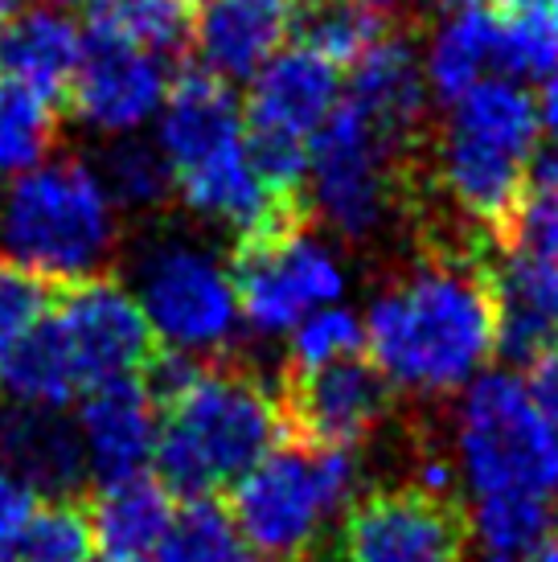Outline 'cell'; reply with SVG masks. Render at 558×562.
Instances as JSON below:
<instances>
[{
	"instance_id": "obj_1",
	"label": "cell",
	"mask_w": 558,
	"mask_h": 562,
	"mask_svg": "<svg viewBox=\"0 0 558 562\" xmlns=\"http://www.w3.org/2000/svg\"><path fill=\"white\" fill-rule=\"evenodd\" d=\"M415 259L366 313V349L394 391L451 394L496 353L493 247L465 226H427Z\"/></svg>"
},
{
	"instance_id": "obj_2",
	"label": "cell",
	"mask_w": 558,
	"mask_h": 562,
	"mask_svg": "<svg viewBox=\"0 0 558 562\" xmlns=\"http://www.w3.org/2000/svg\"><path fill=\"white\" fill-rule=\"evenodd\" d=\"M156 394V476L177 497H214L288 436L279 391L243 361L160 353L144 370Z\"/></svg>"
},
{
	"instance_id": "obj_3",
	"label": "cell",
	"mask_w": 558,
	"mask_h": 562,
	"mask_svg": "<svg viewBox=\"0 0 558 562\" xmlns=\"http://www.w3.org/2000/svg\"><path fill=\"white\" fill-rule=\"evenodd\" d=\"M538 136V99L517 82L489 79L451 99L439 132H427L423 148L427 214L460 222L501 250L526 198Z\"/></svg>"
},
{
	"instance_id": "obj_4",
	"label": "cell",
	"mask_w": 558,
	"mask_h": 562,
	"mask_svg": "<svg viewBox=\"0 0 558 562\" xmlns=\"http://www.w3.org/2000/svg\"><path fill=\"white\" fill-rule=\"evenodd\" d=\"M423 144L390 136L342 99L309 144L304 205L349 247H370L394 231L415 235L423 218Z\"/></svg>"
},
{
	"instance_id": "obj_5",
	"label": "cell",
	"mask_w": 558,
	"mask_h": 562,
	"mask_svg": "<svg viewBox=\"0 0 558 562\" xmlns=\"http://www.w3.org/2000/svg\"><path fill=\"white\" fill-rule=\"evenodd\" d=\"M120 222L103 177L82 160H42L0 198V255L49 283L108 276Z\"/></svg>"
},
{
	"instance_id": "obj_6",
	"label": "cell",
	"mask_w": 558,
	"mask_h": 562,
	"mask_svg": "<svg viewBox=\"0 0 558 562\" xmlns=\"http://www.w3.org/2000/svg\"><path fill=\"white\" fill-rule=\"evenodd\" d=\"M354 452L288 436L231 484L226 509L259 559L309 562L328 517L354 493Z\"/></svg>"
},
{
	"instance_id": "obj_7",
	"label": "cell",
	"mask_w": 558,
	"mask_h": 562,
	"mask_svg": "<svg viewBox=\"0 0 558 562\" xmlns=\"http://www.w3.org/2000/svg\"><path fill=\"white\" fill-rule=\"evenodd\" d=\"M456 469L472 497H543L558 493V431L534 406L526 382L481 374L456 406Z\"/></svg>"
},
{
	"instance_id": "obj_8",
	"label": "cell",
	"mask_w": 558,
	"mask_h": 562,
	"mask_svg": "<svg viewBox=\"0 0 558 562\" xmlns=\"http://www.w3.org/2000/svg\"><path fill=\"white\" fill-rule=\"evenodd\" d=\"M342 66L328 63L325 54H316L304 42L279 49L271 63L255 70L247 108H243L247 153L259 177L283 202L304 205L309 144L333 115V108L342 103Z\"/></svg>"
},
{
	"instance_id": "obj_9",
	"label": "cell",
	"mask_w": 558,
	"mask_h": 562,
	"mask_svg": "<svg viewBox=\"0 0 558 562\" xmlns=\"http://www.w3.org/2000/svg\"><path fill=\"white\" fill-rule=\"evenodd\" d=\"M140 308L156 341L169 353L214 361L231 349L238 333V296L231 267L186 238H153L136 259Z\"/></svg>"
},
{
	"instance_id": "obj_10",
	"label": "cell",
	"mask_w": 558,
	"mask_h": 562,
	"mask_svg": "<svg viewBox=\"0 0 558 562\" xmlns=\"http://www.w3.org/2000/svg\"><path fill=\"white\" fill-rule=\"evenodd\" d=\"M231 280L238 313L255 333H292L304 316L345 296V267L304 218L250 231L234 243Z\"/></svg>"
},
{
	"instance_id": "obj_11",
	"label": "cell",
	"mask_w": 558,
	"mask_h": 562,
	"mask_svg": "<svg viewBox=\"0 0 558 562\" xmlns=\"http://www.w3.org/2000/svg\"><path fill=\"white\" fill-rule=\"evenodd\" d=\"M427 87L444 103L460 99L477 82H546L558 75V37L505 9H460L439 21L423 54Z\"/></svg>"
},
{
	"instance_id": "obj_12",
	"label": "cell",
	"mask_w": 558,
	"mask_h": 562,
	"mask_svg": "<svg viewBox=\"0 0 558 562\" xmlns=\"http://www.w3.org/2000/svg\"><path fill=\"white\" fill-rule=\"evenodd\" d=\"M468 542L472 517L465 501L415 481L361 493L342 521L345 562H468Z\"/></svg>"
},
{
	"instance_id": "obj_13",
	"label": "cell",
	"mask_w": 558,
	"mask_h": 562,
	"mask_svg": "<svg viewBox=\"0 0 558 562\" xmlns=\"http://www.w3.org/2000/svg\"><path fill=\"white\" fill-rule=\"evenodd\" d=\"M49 328L63 345L78 394L94 391L111 378L144 374L160 358V341L140 300L111 276L66 283L63 292H54Z\"/></svg>"
},
{
	"instance_id": "obj_14",
	"label": "cell",
	"mask_w": 558,
	"mask_h": 562,
	"mask_svg": "<svg viewBox=\"0 0 558 562\" xmlns=\"http://www.w3.org/2000/svg\"><path fill=\"white\" fill-rule=\"evenodd\" d=\"M279 406L288 436L316 443V448H342L354 452L366 443L382 423L394 415V386L382 370L357 358L312 366V370H283L279 382Z\"/></svg>"
},
{
	"instance_id": "obj_15",
	"label": "cell",
	"mask_w": 558,
	"mask_h": 562,
	"mask_svg": "<svg viewBox=\"0 0 558 562\" xmlns=\"http://www.w3.org/2000/svg\"><path fill=\"white\" fill-rule=\"evenodd\" d=\"M169 87L172 82L160 54L87 30L66 103L94 132L127 136L160 111Z\"/></svg>"
},
{
	"instance_id": "obj_16",
	"label": "cell",
	"mask_w": 558,
	"mask_h": 562,
	"mask_svg": "<svg viewBox=\"0 0 558 562\" xmlns=\"http://www.w3.org/2000/svg\"><path fill=\"white\" fill-rule=\"evenodd\" d=\"M156 115H160L156 148L169 165L172 181L247 144L243 108L234 99L231 82H222L210 70H186L169 87Z\"/></svg>"
},
{
	"instance_id": "obj_17",
	"label": "cell",
	"mask_w": 558,
	"mask_h": 562,
	"mask_svg": "<svg viewBox=\"0 0 558 562\" xmlns=\"http://www.w3.org/2000/svg\"><path fill=\"white\" fill-rule=\"evenodd\" d=\"M78 439L99 484L144 472L156 448V394L144 374L111 378L82 394Z\"/></svg>"
},
{
	"instance_id": "obj_18",
	"label": "cell",
	"mask_w": 558,
	"mask_h": 562,
	"mask_svg": "<svg viewBox=\"0 0 558 562\" xmlns=\"http://www.w3.org/2000/svg\"><path fill=\"white\" fill-rule=\"evenodd\" d=\"M295 25V0H202L193 13V46L202 70L222 82L255 79Z\"/></svg>"
},
{
	"instance_id": "obj_19",
	"label": "cell",
	"mask_w": 558,
	"mask_h": 562,
	"mask_svg": "<svg viewBox=\"0 0 558 562\" xmlns=\"http://www.w3.org/2000/svg\"><path fill=\"white\" fill-rule=\"evenodd\" d=\"M496 349L529 361L558 337V255L534 247L493 250Z\"/></svg>"
},
{
	"instance_id": "obj_20",
	"label": "cell",
	"mask_w": 558,
	"mask_h": 562,
	"mask_svg": "<svg viewBox=\"0 0 558 562\" xmlns=\"http://www.w3.org/2000/svg\"><path fill=\"white\" fill-rule=\"evenodd\" d=\"M427 70L415 46L399 30H390L373 49H366L345 70V91L357 111L406 144L427 140Z\"/></svg>"
},
{
	"instance_id": "obj_21",
	"label": "cell",
	"mask_w": 558,
	"mask_h": 562,
	"mask_svg": "<svg viewBox=\"0 0 558 562\" xmlns=\"http://www.w3.org/2000/svg\"><path fill=\"white\" fill-rule=\"evenodd\" d=\"M0 469L37 488L42 497H75L87 476L78 427L49 406L0 403Z\"/></svg>"
},
{
	"instance_id": "obj_22",
	"label": "cell",
	"mask_w": 558,
	"mask_h": 562,
	"mask_svg": "<svg viewBox=\"0 0 558 562\" xmlns=\"http://www.w3.org/2000/svg\"><path fill=\"white\" fill-rule=\"evenodd\" d=\"M94 526V550L108 562H148L177 521V493L160 476L132 472L99 484L87 501Z\"/></svg>"
},
{
	"instance_id": "obj_23",
	"label": "cell",
	"mask_w": 558,
	"mask_h": 562,
	"mask_svg": "<svg viewBox=\"0 0 558 562\" xmlns=\"http://www.w3.org/2000/svg\"><path fill=\"white\" fill-rule=\"evenodd\" d=\"M78 54H82V30L58 4L16 13L0 25V75L25 82L54 103H66Z\"/></svg>"
},
{
	"instance_id": "obj_24",
	"label": "cell",
	"mask_w": 558,
	"mask_h": 562,
	"mask_svg": "<svg viewBox=\"0 0 558 562\" xmlns=\"http://www.w3.org/2000/svg\"><path fill=\"white\" fill-rule=\"evenodd\" d=\"M91 509L78 497H42L21 530L0 547V562H91Z\"/></svg>"
},
{
	"instance_id": "obj_25",
	"label": "cell",
	"mask_w": 558,
	"mask_h": 562,
	"mask_svg": "<svg viewBox=\"0 0 558 562\" xmlns=\"http://www.w3.org/2000/svg\"><path fill=\"white\" fill-rule=\"evenodd\" d=\"M87 30L169 58L193 37L186 0H87Z\"/></svg>"
},
{
	"instance_id": "obj_26",
	"label": "cell",
	"mask_w": 558,
	"mask_h": 562,
	"mask_svg": "<svg viewBox=\"0 0 558 562\" xmlns=\"http://www.w3.org/2000/svg\"><path fill=\"white\" fill-rule=\"evenodd\" d=\"M58 108L42 91L0 75V177L37 169L58 140Z\"/></svg>"
},
{
	"instance_id": "obj_27",
	"label": "cell",
	"mask_w": 558,
	"mask_h": 562,
	"mask_svg": "<svg viewBox=\"0 0 558 562\" xmlns=\"http://www.w3.org/2000/svg\"><path fill=\"white\" fill-rule=\"evenodd\" d=\"M148 562H264L238 533L226 505L214 497H193L177 509L172 530Z\"/></svg>"
},
{
	"instance_id": "obj_28",
	"label": "cell",
	"mask_w": 558,
	"mask_h": 562,
	"mask_svg": "<svg viewBox=\"0 0 558 562\" xmlns=\"http://www.w3.org/2000/svg\"><path fill=\"white\" fill-rule=\"evenodd\" d=\"M292 30L304 46H312L316 54H325L328 63L349 70L366 49H373L394 30V13L349 9V4H309L304 0V13H295Z\"/></svg>"
},
{
	"instance_id": "obj_29",
	"label": "cell",
	"mask_w": 558,
	"mask_h": 562,
	"mask_svg": "<svg viewBox=\"0 0 558 562\" xmlns=\"http://www.w3.org/2000/svg\"><path fill=\"white\" fill-rule=\"evenodd\" d=\"M472 533L493 554L526 559L550 538L555 505L543 497H481L472 505Z\"/></svg>"
},
{
	"instance_id": "obj_30",
	"label": "cell",
	"mask_w": 558,
	"mask_h": 562,
	"mask_svg": "<svg viewBox=\"0 0 558 562\" xmlns=\"http://www.w3.org/2000/svg\"><path fill=\"white\" fill-rule=\"evenodd\" d=\"M103 186H108L111 202L148 214L172 198V172L160 157V148L140 140L115 144L103 160Z\"/></svg>"
},
{
	"instance_id": "obj_31",
	"label": "cell",
	"mask_w": 558,
	"mask_h": 562,
	"mask_svg": "<svg viewBox=\"0 0 558 562\" xmlns=\"http://www.w3.org/2000/svg\"><path fill=\"white\" fill-rule=\"evenodd\" d=\"M366 349V325L361 316H354L349 308H316L312 316H304L292 328V341H288V366L292 370H312V366H328V361L357 358Z\"/></svg>"
},
{
	"instance_id": "obj_32",
	"label": "cell",
	"mask_w": 558,
	"mask_h": 562,
	"mask_svg": "<svg viewBox=\"0 0 558 562\" xmlns=\"http://www.w3.org/2000/svg\"><path fill=\"white\" fill-rule=\"evenodd\" d=\"M54 304V283L0 255V361L42 325Z\"/></svg>"
},
{
	"instance_id": "obj_33",
	"label": "cell",
	"mask_w": 558,
	"mask_h": 562,
	"mask_svg": "<svg viewBox=\"0 0 558 562\" xmlns=\"http://www.w3.org/2000/svg\"><path fill=\"white\" fill-rule=\"evenodd\" d=\"M534 247V250H555L558 255V148L538 157L529 169V186L513 222V235L505 247Z\"/></svg>"
},
{
	"instance_id": "obj_34",
	"label": "cell",
	"mask_w": 558,
	"mask_h": 562,
	"mask_svg": "<svg viewBox=\"0 0 558 562\" xmlns=\"http://www.w3.org/2000/svg\"><path fill=\"white\" fill-rule=\"evenodd\" d=\"M526 391L534 398V406L543 411V419L558 431V337L529 358Z\"/></svg>"
},
{
	"instance_id": "obj_35",
	"label": "cell",
	"mask_w": 558,
	"mask_h": 562,
	"mask_svg": "<svg viewBox=\"0 0 558 562\" xmlns=\"http://www.w3.org/2000/svg\"><path fill=\"white\" fill-rule=\"evenodd\" d=\"M501 9L513 16H526L534 25L558 37V0H501Z\"/></svg>"
},
{
	"instance_id": "obj_36",
	"label": "cell",
	"mask_w": 558,
	"mask_h": 562,
	"mask_svg": "<svg viewBox=\"0 0 558 562\" xmlns=\"http://www.w3.org/2000/svg\"><path fill=\"white\" fill-rule=\"evenodd\" d=\"M538 120H543V132H550L558 140V75L543 82V94H538Z\"/></svg>"
},
{
	"instance_id": "obj_37",
	"label": "cell",
	"mask_w": 558,
	"mask_h": 562,
	"mask_svg": "<svg viewBox=\"0 0 558 562\" xmlns=\"http://www.w3.org/2000/svg\"><path fill=\"white\" fill-rule=\"evenodd\" d=\"M418 9H427V13H439V16H448V13H460V9H477L481 0H415Z\"/></svg>"
},
{
	"instance_id": "obj_38",
	"label": "cell",
	"mask_w": 558,
	"mask_h": 562,
	"mask_svg": "<svg viewBox=\"0 0 558 562\" xmlns=\"http://www.w3.org/2000/svg\"><path fill=\"white\" fill-rule=\"evenodd\" d=\"M309 4H349V9H373V13H394L399 0H309Z\"/></svg>"
},
{
	"instance_id": "obj_39",
	"label": "cell",
	"mask_w": 558,
	"mask_h": 562,
	"mask_svg": "<svg viewBox=\"0 0 558 562\" xmlns=\"http://www.w3.org/2000/svg\"><path fill=\"white\" fill-rule=\"evenodd\" d=\"M526 562H558V538H546L534 554H526Z\"/></svg>"
},
{
	"instance_id": "obj_40",
	"label": "cell",
	"mask_w": 558,
	"mask_h": 562,
	"mask_svg": "<svg viewBox=\"0 0 558 562\" xmlns=\"http://www.w3.org/2000/svg\"><path fill=\"white\" fill-rule=\"evenodd\" d=\"M21 13V0H0V25L9 21V16H16Z\"/></svg>"
},
{
	"instance_id": "obj_41",
	"label": "cell",
	"mask_w": 558,
	"mask_h": 562,
	"mask_svg": "<svg viewBox=\"0 0 558 562\" xmlns=\"http://www.w3.org/2000/svg\"><path fill=\"white\" fill-rule=\"evenodd\" d=\"M481 562H526V559H513V554H493V550H484Z\"/></svg>"
},
{
	"instance_id": "obj_42",
	"label": "cell",
	"mask_w": 558,
	"mask_h": 562,
	"mask_svg": "<svg viewBox=\"0 0 558 562\" xmlns=\"http://www.w3.org/2000/svg\"><path fill=\"white\" fill-rule=\"evenodd\" d=\"M46 4H58V9H63V4H87V0H46Z\"/></svg>"
},
{
	"instance_id": "obj_43",
	"label": "cell",
	"mask_w": 558,
	"mask_h": 562,
	"mask_svg": "<svg viewBox=\"0 0 558 562\" xmlns=\"http://www.w3.org/2000/svg\"><path fill=\"white\" fill-rule=\"evenodd\" d=\"M186 4H202V0H186Z\"/></svg>"
},
{
	"instance_id": "obj_44",
	"label": "cell",
	"mask_w": 558,
	"mask_h": 562,
	"mask_svg": "<svg viewBox=\"0 0 558 562\" xmlns=\"http://www.w3.org/2000/svg\"><path fill=\"white\" fill-rule=\"evenodd\" d=\"M309 562H312V559H309Z\"/></svg>"
}]
</instances>
